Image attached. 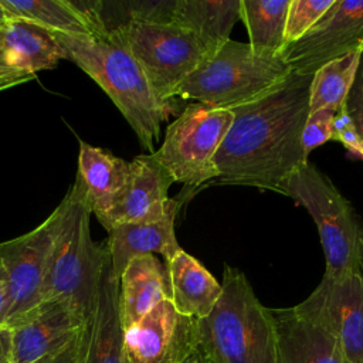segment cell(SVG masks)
<instances>
[{
  "label": "cell",
  "instance_id": "1",
  "mask_svg": "<svg viewBox=\"0 0 363 363\" xmlns=\"http://www.w3.org/2000/svg\"><path fill=\"white\" fill-rule=\"evenodd\" d=\"M312 75L291 72L261 96L230 109L233 122L214 156L216 180L282 194L286 179L308 157L302 132Z\"/></svg>",
  "mask_w": 363,
  "mask_h": 363
},
{
  "label": "cell",
  "instance_id": "2",
  "mask_svg": "<svg viewBox=\"0 0 363 363\" xmlns=\"http://www.w3.org/2000/svg\"><path fill=\"white\" fill-rule=\"evenodd\" d=\"M62 52L91 77L116 105L142 147L155 152L160 128L173 108L159 101L140 65L115 30L92 35L52 33Z\"/></svg>",
  "mask_w": 363,
  "mask_h": 363
},
{
  "label": "cell",
  "instance_id": "3",
  "mask_svg": "<svg viewBox=\"0 0 363 363\" xmlns=\"http://www.w3.org/2000/svg\"><path fill=\"white\" fill-rule=\"evenodd\" d=\"M52 213L54 237L43 301H62L86 322L112 264L106 242L92 240V213L78 176Z\"/></svg>",
  "mask_w": 363,
  "mask_h": 363
},
{
  "label": "cell",
  "instance_id": "4",
  "mask_svg": "<svg viewBox=\"0 0 363 363\" xmlns=\"http://www.w3.org/2000/svg\"><path fill=\"white\" fill-rule=\"evenodd\" d=\"M199 350L208 363H278L277 333L244 272L224 265L221 295L213 311L196 319Z\"/></svg>",
  "mask_w": 363,
  "mask_h": 363
},
{
  "label": "cell",
  "instance_id": "5",
  "mask_svg": "<svg viewBox=\"0 0 363 363\" xmlns=\"http://www.w3.org/2000/svg\"><path fill=\"white\" fill-rule=\"evenodd\" d=\"M289 74L281 57H258L248 43L230 38L179 84L173 99L233 109L261 96Z\"/></svg>",
  "mask_w": 363,
  "mask_h": 363
},
{
  "label": "cell",
  "instance_id": "6",
  "mask_svg": "<svg viewBox=\"0 0 363 363\" xmlns=\"http://www.w3.org/2000/svg\"><path fill=\"white\" fill-rule=\"evenodd\" d=\"M282 194L312 216L325 252L323 275H363V220L330 179L306 162L286 179Z\"/></svg>",
  "mask_w": 363,
  "mask_h": 363
},
{
  "label": "cell",
  "instance_id": "7",
  "mask_svg": "<svg viewBox=\"0 0 363 363\" xmlns=\"http://www.w3.org/2000/svg\"><path fill=\"white\" fill-rule=\"evenodd\" d=\"M112 30L140 65L159 101L170 108L179 84L218 48L172 23L128 21Z\"/></svg>",
  "mask_w": 363,
  "mask_h": 363
},
{
  "label": "cell",
  "instance_id": "8",
  "mask_svg": "<svg viewBox=\"0 0 363 363\" xmlns=\"http://www.w3.org/2000/svg\"><path fill=\"white\" fill-rule=\"evenodd\" d=\"M231 122L230 109L190 104L167 126L162 146L152 155L174 182L194 191L216 180L214 156Z\"/></svg>",
  "mask_w": 363,
  "mask_h": 363
},
{
  "label": "cell",
  "instance_id": "9",
  "mask_svg": "<svg viewBox=\"0 0 363 363\" xmlns=\"http://www.w3.org/2000/svg\"><path fill=\"white\" fill-rule=\"evenodd\" d=\"M294 309L335 339L345 363H363V275H323Z\"/></svg>",
  "mask_w": 363,
  "mask_h": 363
},
{
  "label": "cell",
  "instance_id": "10",
  "mask_svg": "<svg viewBox=\"0 0 363 363\" xmlns=\"http://www.w3.org/2000/svg\"><path fill=\"white\" fill-rule=\"evenodd\" d=\"M54 223V213H51L34 230L0 242V264L7 286V312L3 326H13L43 302Z\"/></svg>",
  "mask_w": 363,
  "mask_h": 363
},
{
  "label": "cell",
  "instance_id": "11",
  "mask_svg": "<svg viewBox=\"0 0 363 363\" xmlns=\"http://www.w3.org/2000/svg\"><path fill=\"white\" fill-rule=\"evenodd\" d=\"M363 47V1L335 0L325 16L279 57L291 72L312 75L325 64Z\"/></svg>",
  "mask_w": 363,
  "mask_h": 363
},
{
  "label": "cell",
  "instance_id": "12",
  "mask_svg": "<svg viewBox=\"0 0 363 363\" xmlns=\"http://www.w3.org/2000/svg\"><path fill=\"white\" fill-rule=\"evenodd\" d=\"M197 349L196 319L179 313L170 299L123 330L128 363H180Z\"/></svg>",
  "mask_w": 363,
  "mask_h": 363
},
{
  "label": "cell",
  "instance_id": "13",
  "mask_svg": "<svg viewBox=\"0 0 363 363\" xmlns=\"http://www.w3.org/2000/svg\"><path fill=\"white\" fill-rule=\"evenodd\" d=\"M85 320L65 302L45 299L11 329L13 363H35L72 342Z\"/></svg>",
  "mask_w": 363,
  "mask_h": 363
},
{
  "label": "cell",
  "instance_id": "14",
  "mask_svg": "<svg viewBox=\"0 0 363 363\" xmlns=\"http://www.w3.org/2000/svg\"><path fill=\"white\" fill-rule=\"evenodd\" d=\"M129 167L130 173L123 193L99 221L106 231L119 224L157 221L169 208L167 191L174 180L153 155H138L129 162Z\"/></svg>",
  "mask_w": 363,
  "mask_h": 363
},
{
  "label": "cell",
  "instance_id": "15",
  "mask_svg": "<svg viewBox=\"0 0 363 363\" xmlns=\"http://www.w3.org/2000/svg\"><path fill=\"white\" fill-rule=\"evenodd\" d=\"M62 60L52 33L24 20L10 18L0 26V82L9 86L24 84L43 69Z\"/></svg>",
  "mask_w": 363,
  "mask_h": 363
},
{
  "label": "cell",
  "instance_id": "16",
  "mask_svg": "<svg viewBox=\"0 0 363 363\" xmlns=\"http://www.w3.org/2000/svg\"><path fill=\"white\" fill-rule=\"evenodd\" d=\"M182 200L170 199L169 208L163 218L147 223H129L115 225L108 231L106 247L111 257L113 275L119 279L128 262L143 254H160L170 261L182 247L174 233V221Z\"/></svg>",
  "mask_w": 363,
  "mask_h": 363
},
{
  "label": "cell",
  "instance_id": "17",
  "mask_svg": "<svg viewBox=\"0 0 363 363\" xmlns=\"http://www.w3.org/2000/svg\"><path fill=\"white\" fill-rule=\"evenodd\" d=\"M10 18L24 20L50 33L92 35L106 31L101 1L0 0Z\"/></svg>",
  "mask_w": 363,
  "mask_h": 363
},
{
  "label": "cell",
  "instance_id": "18",
  "mask_svg": "<svg viewBox=\"0 0 363 363\" xmlns=\"http://www.w3.org/2000/svg\"><path fill=\"white\" fill-rule=\"evenodd\" d=\"M269 312L275 325L278 363H345L335 339L294 306Z\"/></svg>",
  "mask_w": 363,
  "mask_h": 363
},
{
  "label": "cell",
  "instance_id": "19",
  "mask_svg": "<svg viewBox=\"0 0 363 363\" xmlns=\"http://www.w3.org/2000/svg\"><path fill=\"white\" fill-rule=\"evenodd\" d=\"M129 173V162L79 140L77 176L82 182L91 213L98 221H102L119 200Z\"/></svg>",
  "mask_w": 363,
  "mask_h": 363
},
{
  "label": "cell",
  "instance_id": "20",
  "mask_svg": "<svg viewBox=\"0 0 363 363\" xmlns=\"http://www.w3.org/2000/svg\"><path fill=\"white\" fill-rule=\"evenodd\" d=\"M85 333L84 363H128L119 313V279L112 267L105 274L96 303L85 322Z\"/></svg>",
  "mask_w": 363,
  "mask_h": 363
},
{
  "label": "cell",
  "instance_id": "21",
  "mask_svg": "<svg viewBox=\"0 0 363 363\" xmlns=\"http://www.w3.org/2000/svg\"><path fill=\"white\" fill-rule=\"evenodd\" d=\"M163 299H169L166 265L153 254L132 258L119 278V313L123 330L139 322Z\"/></svg>",
  "mask_w": 363,
  "mask_h": 363
},
{
  "label": "cell",
  "instance_id": "22",
  "mask_svg": "<svg viewBox=\"0 0 363 363\" xmlns=\"http://www.w3.org/2000/svg\"><path fill=\"white\" fill-rule=\"evenodd\" d=\"M169 281V299L184 316L206 318L221 295V284L206 267L183 248L164 262Z\"/></svg>",
  "mask_w": 363,
  "mask_h": 363
},
{
  "label": "cell",
  "instance_id": "23",
  "mask_svg": "<svg viewBox=\"0 0 363 363\" xmlns=\"http://www.w3.org/2000/svg\"><path fill=\"white\" fill-rule=\"evenodd\" d=\"M240 20V0H176L172 24L220 47Z\"/></svg>",
  "mask_w": 363,
  "mask_h": 363
},
{
  "label": "cell",
  "instance_id": "24",
  "mask_svg": "<svg viewBox=\"0 0 363 363\" xmlns=\"http://www.w3.org/2000/svg\"><path fill=\"white\" fill-rule=\"evenodd\" d=\"M289 0H240V20L247 27L250 47L258 57H279L285 47Z\"/></svg>",
  "mask_w": 363,
  "mask_h": 363
},
{
  "label": "cell",
  "instance_id": "25",
  "mask_svg": "<svg viewBox=\"0 0 363 363\" xmlns=\"http://www.w3.org/2000/svg\"><path fill=\"white\" fill-rule=\"evenodd\" d=\"M359 51H352L333 60L312 74L309 86V112L322 108L340 109L343 106L356 74Z\"/></svg>",
  "mask_w": 363,
  "mask_h": 363
},
{
  "label": "cell",
  "instance_id": "26",
  "mask_svg": "<svg viewBox=\"0 0 363 363\" xmlns=\"http://www.w3.org/2000/svg\"><path fill=\"white\" fill-rule=\"evenodd\" d=\"M335 0H289L285 26V45L308 33L332 7Z\"/></svg>",
  "mask_w": 363,
  "mask_h": 363
},
{
  "label": "cell",
  "instance_id": "27",
  "mask_svg": "<svg viewBox=\"0 0 363 363\" xmlns=\"http://www.w3.org/2000/svg\"><path fill=\"white\" fill-rule=\"evenodd\" d=\"M337 111L339 109L322 108L308 113L302 132V147L306 157L318 146L326 143L328 140H332Z\"/></svg>",
  "mask_w": 363,
  "mask_h": 363
},
{
  "label": "cell",
  "instance_id": "28",
  "mask_svg": "<svg viewBox=\"0 0 363 363\" xmlns=\"http://www.w3.org/2000/svg\"><path fill=\"white\" fill-rule=\"evenodd\" d=\"M343 109L363 142V47L359 51L356 74L343 102Z\"/></svg>",
  "mask_w": 363,
  "mask_h": 363
},
{
  "label": "cell",
  "instance_id": "29",
  "mask_svg": "<svg viewBox=\"0 0 363 363\" xmlns=\"http://www.w3.org/2000/svg\"><path fill=\"white\" fill-rule=\"evenodd\" d=\"M332 140L340 142L352 155L363 160V142L360 140L353 123L346 115L343 106L336 112L335 132Z\"/></svg>",
  "mask_w": 363,
  "mask_h": 363
},
{
  "label": "cell",
  "instance_id": "30",
  "mask_svg": "<svg viewBox=\"0 0 363 363\" xmlns=\"http://www.w3.org/2000/svg\"><path fill=\"white\" fill-rule=\"evenodd\" d=\"M85 347H86V333H85V325H84L78 336L72 342H69L65 347H62L61 350L47 357H43L35 363H84Z\"/></svg>",
  "mask_w": 363,
  "mask_h": 363
},
{
  "label": "cell",
  "instance_id": "31",
  "mask_svg": "<svg viewBox=\"0 0 363 363\" xmlns=\"http://www.w3.org/2000/svg\"><path fill=\"white\" fill-rule=\"evenodd\" d=\"M0 363H13L11 329L0 326Z\"/></svg>",
  "mask_w": 363,
  "mask_h": 363
},
{
  "label": "cell",
  "instance_id": "32",
  "mask_svg": "<svg viewBox=\"0 0 363 363\" xmlns=\"http://www.w3.org/2000/svg\"><path fill=\"white\" fill-rule=\"evenodd\" d=\"M7 312V286H6V275L0 278V326L4 323Z\"/></svg>",
  "mask_w": 363,
  "mask_h": 363
},
{
  "label": "cell",
  "instance_id": "33",
  "mask_svg": "<svg viewBox=\"0 0 363 363\" xmlns=\"http://www.w3.org/2000/svg\"><path fill=\"white\" fill-rule=\"evenodd\" d=\"M180 363H208L207 360H206V357L201 354V352L197 349V350H194L189 357H186L183 362H180Z\"/></svg>",
  "mask_w": 363,
  "mask_h": 363
},
{
  "label": "cell",
  "instance_id": "34",
  "mask_svg": "<svg viewBox=\"0 0 363 363\" xmlns=\"http://www.w3.org/2000/svg\"><path fill=\"white\" fill-rule=\"evenodd\" d=\"M10 20V17H9V14H7V11H6V9L1 6V3H0V26H3L6 21H9Z\"/></svg>",
  "mask_w": 363,
  "mask_h": 363
},
{
  "label": "cell",
  "instance_id": "35",
  "mask_svg": "<svg viewBox=\"0 0 363 363\" xmlns=\"http://www.w3.org/2000/svg\"><path fill=\"white\" fill-rule=\"evenodd\" d=\"M9 88H11V86H9V85H4V84H1V82H0V91H4V89H9Z\"/></svg>",
  "mask_w": 363,
  "mask_h": 363
},
{
  "label": "cell",
  "instance_id": "36",
  "mask_svg": "<svg viewBox=\"0 0 363 363\" xmlns=\"http://www.w3.org/2000/svg\"><path fill=\"white\" fill-rule=\"evenodd\" d=\"M4 275V269H3V265L0 264V278Z\"/></svg>",
  "mask_w": 363,
  "mask_h": 363
}]
</instances>
